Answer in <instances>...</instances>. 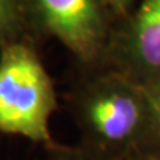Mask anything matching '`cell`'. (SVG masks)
<instances>
[{"instance_id": "obj_9", "label": "cell", "mask_w": 160, "mask_h": 160, "mask_svg": "<svg viewBox=\"0 0 160 160\" xmlns=\"http://www.w3.org/2000/svg\"><path fill=\"white\" fill-rule=\"evenodd\" d=\"M148 160H160V151L153 152V153H149Z\"/></svg>"}, {"instance_id": "obj_5", "label": "cell", "mask_w": 160, "mask_h": 160, "mask_svg": "<svg viewBox=\"0 0 160 160\" xmlns=\"http://www.w3.org/2000/svg\"><path fill=\"white\" fill-rule=\"evenodd\" d=\"M32 32L20 0H0V47L13 42L29 40Z\"/></svg>"}, {"instance_id": "obj_4", "label": "cell", "mask_w": 160, "mask_h": 160, "mask_svg": "<svg viewBox=\"0 0 160 160\" xmlns=\"http://www.w3.org/2000/svg\"><path fill=\"white\" fill-rule=\"evenodd\" d=\"M96 68L118 72L143 88L160 79V0H138L113 23Z\"/></svg>"}, {"instance_id": "obj_6", "label": "cell", "mask_w": 160, "mask_h": 160, "mask_svg": "<svg viewBox=\"0 0 160 160\" xmlns=\"http://www.w3.org/2000/svg\"><path fill=\"white\" fill-rule=\"evenodd\" d=\"M148 102V129L144 149L160 151V79L144 88Z\"/></svg>"}, {"instance_id": "obj_8", "label": "cell", "mask_w": 160, "mask_h": 160, "mask_svg": "<svg viewBox=\"0 0 160 160\" xmlns=\"http://www.w3.org/2000/svg\"><path fill=\"white\" fill-rule=\"evenodd\" d=\"M103 3L113 18V22H118L131 11L138 0H103Z\"/></svg>"}, {"instance_id": "obj_7", "label": "cell", "mask_w": 160, "mask_h": 160, "mask_svg": "<svg viewBox=\"0 0 160 160\" xmlns=\"http://www.w3.org/2000/svg\"><path fill=\"white\" fill-rule=\"evenodd\" d=\"M51 160H129L127 156L102 152L91 147L84 146L82 148L72 149H56Z\"/></svg>"}, {"instance_id": "obj_2", "label": "cell", "mask_w": 160, "mask_h": 160, "mask_svg": "<svg viewBox=\"0 0 160 160\" xmlns=\"http://www.w3.org/2000/svg\"><path fill=\"white\" fill-rule=\"evenodd\" d=\"M56 93L32 42L0 47V132L52 144Z\"/></svg>"}, {"instance_id": "obj_1", "label": "cell", "mask_w": 160, "mask_h": 160, "mask_svg": "<svg viewBox=\"0 0 160 160\" xmlns=\"http://www.w3.org/2000/svg\"><path fill=\"white\" fill-rule=\"evenodd\" d=\"M72 113L87 139V147L118 156L144 148L148 102L143 87L118 72L92 68L76 87Z\"/></svg>"}, {"instance_id": "obj_3", "label": "cell", "mask_w": 160, "mask_h": 160, "mask_svg": "<svg viewBox=\"0 0 160 160\" xmlns=\"http://www.w3.org/2000/svg\"><path fill=\"white\" fill-rule=\"evenodd\" d=\"M32 35L59 40L82 64L96 68L113 27L103 0H20Z\"/></svg>"}]
</instances>
